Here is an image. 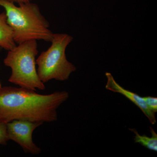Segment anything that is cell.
I'll use <instances>...</instances> for the list:
<instances>
[{
  "instance_id": "6da1fadb",
  "label": "cell",
  "mask_w": 157,
  "mask_h": 157,
  "mask_svg": "<svg viewBox=\"0 0 157 157\" xmlns=\"http://www.w3.org/2000/svg\"><path fill=\"white\" fill-rule=\"evenodd\" d=\"M23 88L0 89V123L15 120L51 122L57 120V109L69 98L66 91L42 95Z\"/></svg>"
},
{
  "instance_id": "7a4b0ae2",
  "label": "cell",
  "mask_w": 157,
  "mask_h": 157,
  "mask_svg": "<svg viewBox=\"0 0 157 157\" xmlns=\"http://www.w3.org/2000/svg\"><path fill=\"white\" fill-rule=\"evenodd\" d=\"M0 6L5 9L16 44L32 40L51 42L53 33L37 4L29 2L17 6L9 0H0Z\"/></svg>"
},
{
  "instance_id": "3957f363",
  "label": "cell",
  "mask_w": 157,
  "mask_h": 157,
  "mask_svg": "<svg viewBox=\"0 0 157 157\" xmlns=\"http://www.w3.org/2000/svg\"><path fill=\"white\" fill-rule=\"evenodd\" d=\"M38 53L35 40L20 43L8 51L4 63L11 69L9 82L26 89L45 90V84L40 80L36 67Z\"/></svg>"
},
{
  "instance_id": "277c9868",
  "label": "cell",
  "mask_w": 157,
  "mask_h": 157,
  "mask_svg": "<svg viewBox=\"0 0 157 157\" xmlns=\"http://www.w3.org/2000/svg\"><path fill=\"white\" fill-rule=\"evenodd\" d=\"M73 37L66 33H53L50 47L42 52L36 60L37 73L43 83L52 79L67 80L76 68L67 59L66 48Z\"/></svg>"
},
{
  "instance_id": "5b68a950",
  "label": "cell",
  "mask_w": 157,
  "mask_h": 157,
  "mask_svg": "<svg viewBox=\"0 0 157 157\" xmlns=\"http://www.w3.org/2000/svg\"><path fill=\"white\" fill-rule=\"evenodd\" d=\"M42 123L22 120H15L6 124L9 140H13L22 147L25 153L39 154L41 149L34 143L33 134Z\"/></svg>"
},
{
  "instance_id": "8992f818",
  "label": "cell",
  "mask_w": 157,
  "mask_h": 157,
  "mask_svg": "<svg viewBox=\"0 0 157 157\" xmlns=\"http://www.w3.org/2000/svg\"><path fill=\"white\" fill-rule=\"evenodd\" d=\"M105 76L107 78V83L105 85L106 89L113 92L118 93L125 97L140 108L152 124L154 125L156 124V118L155 113L150 110L144 102L143 97H141L136 93L126 89L121 86L117 82L110 73L106 72Z\"/></svg>"
},
{
  "instance_id": "52a82bcc",
  "label": "cell",
  "mask_w": 157,
  "mask_h": 157,
  "mask_svg": "<svg viewBox=\"0 0 157 157\" xmlns=\"http://www.w3.org/2000/svg\"><path fill=\"white\" fill-rule=\"evenodd\" d=\"M12 30L7 21L5 11L0 13V47L9 51L16 46Z\"/></svg>"
},
{
  "instance_id": "ba28073f",
  "label": "cell",
  "mask_w": 157,
  "mask_h": 157,
  "mask_svg": "<svg viewBox=\"0 0 157 157\" xmlns=\"http://www.w3.org/2000/svg\"><path fill=\"white\" fill-rule=\"evenodd\" d=\"M135 135L134 141L135 143H138L150 150L157 151V134L151 127L150 131L151 134V137L145 135H141L135 129H130Z\"/></svg>"
},
{
  "instance_id": "9c48e42d",
  "label": "cell",
  "mask_w": 157,
  "mask_h": 157,
  "mask_svg": "<svg viewBox=\"0 0 157 157\" xmlns=\"http://www.w3.org/2000/svg\"><path fill=\"white\" fill-rule=\"evenodd\" d=\"M143 98L150 110L156 113L157 111V98L151 96L144 97Z\"/></svg>"
},
{
  "instance_id": "30bf717a",
  "label": "cell",
  "mask_w": 157,
  "mask_h": 157,
  "mask_svg": "<svg viewBox=\"0 0 157 157\" xmlns=\"http://www.w3.org/2000/svg\"><path fill=\"white\" fill-rule=\"evenodd\" d=\"M8 140L6 124L0 123V144L6 145Z\"/></svg>"
},
{
  "instance_id": "8fae6325",
  "label": "cell",
  "mask_w": 157,
  "mask_h": 157,
  "mask_svg": "<svg viewBox=\"0 0 157 157\" xmlns=\"http://www.w3.org/2000/svg\"><path fill=\"white\" fill-rule=\"evenodd\" d=\"M9 1H10V2H13L14 3H17V4H18L30 2V1H29V0H9Z\"/></svg>"
},
{
  "instance_id": "7c38bea8",
  "label": "cell",
  "mask_w": 157,
  "mask_h": 157,
  "mask_svg": "<svg viewBox=\"0 0 157 157\" xmlns=\"http://www.w3.org/2000/svg\"><path fill=\"white\" fill-rule=\"evenodd\" d=\"M2 87V84H1V82H0V89Z\"/></svg>"
},
{
  "instance_id": "4fadbf2b",
  "label": "cell",
  "mask_w": 157,
  "mask_h": 157,
  "mask_svg": "<svg viewBox=\"0 0 157 157\" xmlns=\"http://www.w3.org/2000/svg\"><path fill=\"white\" fill-rule=\"evenodd\" d=\"M2 49L1 47H0V53H1V51H2Z\"/></svg>"
},
{
  "instance_id": "5bb4252c",
  "label": "cell",
  "mask_w": 157,
  "mask_h": 157,
  "mask_svg": "<svg viewBox=\"0 0 157 157\" xmlns=\"http://www.w3.org/2000/svg\"><path fill=\"white\" fill-rule=\"evenodd\" d=\"M29 1H30L31 2V1H32V0H29Z\"/></svg>"
}]
</instances>
